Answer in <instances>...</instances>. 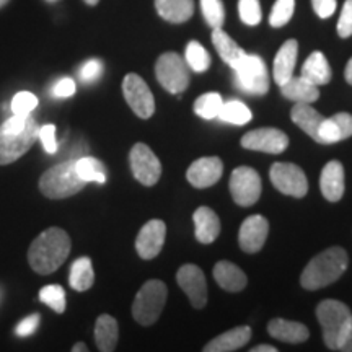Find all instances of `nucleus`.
<instances>
[{
    "mask_svg": "<svg viewBox=\"0 0 352 352\" xmlns=\"http://www.w3.org/2000/svg\"><path fill=\"white\" fill-rule=\"evenodd\" d=\"M70 236L59 227L46 228L34 239L28 250V261L34 272L52 274L65 263L70 253Z\"/></svg>",
    "mask_w": 352,
    "mask_h": 352,
    "instance_id": "obj_1",
    "label": "nucleus"
},
{
    "mask_svg": "<svg viewBox=\"0 0 352 352\" xmlns=\"http://www.w3.org/2000/svg\"><path fill=\"white\" fill-rule=\"evenodd\" d=\"M349 256L341 246H331L311 259L300 276V284L307 290H318L336 283L344 274Z\"/></svg>",
    "mask_w": 352,
    "mask_h": 352,
    "instance_id": "obj_2",
    "label": "nucleus"
},
{
    "mask_svg": "<svg viewBox=\"0 0 352 352\" xmlns=\"http://www.w3.org/2000/svg\"><path fill=\"white\" fill-rule=\"evenodd\" d=\"M85 184L77 175L76 160H65L44 171L39 178V191L50 199H65L80 192Z\"/></svg>",
    "mask_w": 352,
    "mask_h": 352,
    "instance_id": "obj_3",
    "label": "nucleus"
},
{
    "mask_svg": "<svg viewBox=\"0 0 352 352\" xmlns=\"http://www.w3.org/2000/svg\"><path fill=\"white\" fill-rule=\"evenodd\" d=\"M316 318H318L321 328H323V341L328 349L338 351L341 338L344 336L347 327L352 320L351 308L340 300L320 302L316 307Z\"/></svg>",
    "mask_w": 352,
    "mask_h": 352,
    "instance_id": "obj_4",
    "label": "nucleus"
},
{
    "mask_svg": "<svg viewBox=\"0 0 352 352\" xmlns=\"http://www.w3.org/2000/svg\"><path fill=\"white\" fill-rule=\"evenodd\" d=\"M166 296H168V289L162 280L152 279L147 280L132 303V316L142 327H151L155 323L164 310Z\"/></svg>",
    "mask_w": 352,
    "mask_h": 352,
    "instance_id": "obj_5",
    "label": "nucleus"
},
{
    "mask_svg": "<svg viewBox=\"0 0 352 352\" xmlns=\"http://www.w3.org/2000/svg\"><path fill=\"white\" fill-rule=\"evenodd\" d=\"M233 77H235V85L245 94L261 96L270 90L266 64L256 54H245L239 65L233 69Z\"/></svg>",
    "mask_w": 352,
    "mask_h": 352,
    "instance_id": "obj_6",
    "label": "nucleus"
},
{
    "mask_svg": "<svg viewBox=\"0 0 352 352\" xmlns=\"http://www.w3.org/2000/svg\"><path fill=\"white\" fill-rule=\"evenodd\" d=\"M155 76L160 85L173 95H179L189 85V70L186 60L176 52H165L157 59Z\"/></svg>",
    "mask_w": 352,
    "mask_h": 352,
    "instance_id": "obj_7",
    "label": "nucleus"
},
{
    "mask_svg": "<svg viewBox=\"0 0 352 352\" xmlns=\"http://www.w3.org/2000/svg\"><path fill=\"white\" fill-rule=\"evenodd\" d=\"M38 129L33 116L23 131L0 129V165H10L23 157L38 139Z\"/></svg>",
    "mask_w": 352,
    "mask_h": 352,
    "instance_id": "obj_8",
    "label": "nucleus"
},
{
    "mask_svg": "<svg viewBox=\"0 0 352 352\" xmlns=\"http://www.w3.org/2000/svg\"><path fill=\"white\" fill-rule=\"evenodd\" d=\"M122 94L129 104L140 120H148L155 113V100L144 78L138 74H127L122 80Z\"/></svg>",
    "mask_w": 352,
    "mask_h": 352,
    "instance_id": "obj_9",
    "label": "nucleus"
},
{
    "mask_svg": "<svg viewBox=\"0 0 352 352\" xmlns=\"http://www.w3.org/2000/svg\"><path fill=\"white\" fill-rule=\"evenodd\" d=\"M271 182L277 191L292 197H303L308 192L307 176L300 166L287 162H277L271 166Z\"/></svg>",
    "mask_w": 352,
    "mask_h": 352,
    "instance_id": "obj_10",
    "label": "nucleus"
},
{
    "mask_svg": "<svg viewBox=\"0 0 352 352\" xmlns=\"http://www.w3.org/2000/svg\"><path fill=\"white\" fill-rule=\"evenodd\" d=\"M230 192L233 201L241 208H248L261 196V178L250 166H239L230 175Z\"/></svg>",
    "mask_w": 352,
    "mask_h": 352,
    "instance_id": "obj_11",
    "label": "nucleus"
},
{
    "mask_svg": "<svg viewBox=\"0 0 352 352\" xmlns=\"http://www.w3.org/2000/svg\"><path fill=\"white\" fill-rule=\"evenodd\" d=\"M129 164L134 178L144 186H153L160 179L162 164L148 145L135 144L131 148Z\"/></svg>",
    "mask_w": 352,
    "mask_h": 352,
    "instance_id": "obj_12",
    "label": "nucleus"
},
{
    "mask_svg": "<svg viewBox=\"0 0 352 352\" xmlns=\"http://www.w3.org/2000/svg\"><path fill=\"white\" fill-rule=\"evenodd\" d=\"M176 283L195 308H204L208 303V283L206 276L196 264H184L176 272Z\"/></svg>",
    "mask_w": 352,
    "mask_h": 352,
    "instance_id": "obj_13",
    "label": "nucleus"
},
{
    "mask_svg": "<svg viewBox=\"0 0 352 352\" xmlns=\"http://www.w3.org/2000/svg\"><path fill=\"white\" fill-rule=\"evenodd\" d=\"M287 134L276 127H261V129L246 132L241 138V147L256 152L280 153L287 148Z\"/></svg>",
    "mask_w": 352,
    "mask_h": 352,
    "instance_id": "obj_14",
    "label": "nucleus"
},
{
    "mask_svg": "<svg viewBox=\"0 0 352 352\" xmlns=\"http://www.w3.org/2000/svg\"><path fill=\"white\" fill-rule=\"evenodd\" d=\"M267 233H270V222L264 215L254 214L245 219L241 223L239 233V243L240 248L245 253H258L263 248L267 240Z\"/></svg>",
    "mask_w": 352,
    "mask_h": 352,
    "instance_id": "obj_15",
    "label": "nucleus"
},
{
    "mask_svg": "<svg viewBox=\"0 0 352 352\" xmlns=\"http://www.w3.org/2000/svg\"><path fill=\"white\" fill-rule=\"evenodd\" d=\"M166 236V226L164 220H148L145 226L140 228L138 240H135V250L142 259H153L160 254L164 248Z\"/></svg>",
    "mask_w": 352,
    "mask_h": 352,
    "instance_id": "obj_16",
    "label": "nucleus"
},
{
    "mask_svg": "<svg viewBox=\"0 0 352 352\" xmlns=\"http://www.w3.org/2000/svg\"><path fill=\"white\" fill-rule=\"evenodd\" d=\"M223 173V164L219 157H204L192 162L186 171L188 182L195 188H209L220 179Z\"/></svg>",
    "mask_w": 352,
    "mask_h": 352,
    "instance_id": "obj_17",
    "label": "nucleus"
},
{
    "mask_svg": "<svg viewBox=\"0 0 352 352\" xmlns=\"http://www.w3.org/2000/svg\"><path fill=\"white\" fill-rule=\"evenodd\" d=\"M320 189L324 199L329 202H338L344 196V166L341 162L331 160L324 165L320 176Z\"/></svg>",
    "mask_w": 352,
    "mask_h": 352,
    "instance_id": "obj_18",
    "label": "nucleus"
},
{
    "mask_svg": "<svg viewBox=\"0 0 352 352\" xmlns=\"http://www.w3.org/2000/svg\"><path fill=\"white\" fill-rule=\"evenodd\" d=\"M352 138V114L338 113L331 118H324L318 129L316 142L329 145Z\"/></svg>",
    "mask_w": 352,
    "mask_h": 352,
    "instance_id": "obj_19",
    "label": "nucleus"
},
{
    "mask_svg": "<svg viewBox=\"0 0 352 352\" xmlns=\"http://www.w3.org/2000/svg\"><path fill=\"white\" fill-rule=\"evenodd\" d=\"M297 54H298V43L296 39H287L280 50L277 51L274 57V70H272V76L277 85H284L290 77H294V69H296L297 63Z\"/></svg>",
    "mask_w": 352,
    "mask_h": 352,
    "instance_id": "obj_20",
    "label": "nucleus"
},
{
    "mask_svg": "<svg viewBox=\"0 0 352 352\" xmlns=\"http://www.w3.org/2000/svg\"><path fill=\"white\" fill-rule=\"evenodd\" d=\"M252 340V328L236 327L228 331L219 334L212 341H209L204 347V352H232L239 351L246 342Z\"/></svg>",
    "mask_w": 352,
    "mask_h": 352,
    "instance_id": "obj_21",
    "label": "nucleus"
},
{
    "mask_svg": "<svg viewBox=\"0 0 352 352\" xmlns=\"http://www.w3.org/2000/svg\"><path fill=\"white\" fill-rule=\"evenodd\" d=\"M267 331L274 340L290 344H298V342L307 341L310 338V331L305 324L297 323V321H287L284 318H274L267 324Z\"/></svg>",
    "mask_w": 352,
    "mask_h": 352,
    "instance_id": "obj_22",
    "label": "nucleus"
},
{
    "mask_svg": "<svg viewBox=\"0 0 352 352\" xmlns=\"http://www.w3.org/2000/svg\"><path fill=\"white\" fill-rule=\"evenodd\" d=\"M192 220H195L197 241L208 245L217 240V236L220 235V219L212 209L202 206V208L195 210Z\"/></svg>",
    "mask_w": 352,
    "mask_h": 352,
    "instance_id": "obj_23",
    "label": "nucleus"
},
{
    "mask_svg": "<svg viewBox=\"0 0 352 352\" xmlns=\"http://www.w3.org/2000/svg\"><path fill=\"white\" fill-rule=\"evenodd\" d=\"M214 277L217 284L227 292H240L246 287V274L236 264L230 261H219L214 267Z\"/></svg>",
    "mask_w": 352,
    "mask_h": 352,
    "instance_id": "obj_24",
    "label": "nucleus"
},
{
    "mask_svg": "<svg viewBox=\"0 0 352 352\" xmlns=\"http://www.w3.org/2000/svg\"><path fill=\"white\" fill-rule=\"evenodd\" d=\"M280 94L284 98L296 101V103H314L320 98L318 87L308 82L307 78L290 77L284 85H280Z\"/></svg>",
    "mask_w": 352,
    "mask_h": 352,
    "instance_id": "obj_25",
    "label": "nucleus"
},
{
    "mask_svg": "<svg viewBox=\"0 0 352 352\" xmlns=\"http://www.w3.org/2000/svg\"><path fill=\"white\" fill-rule=\"evenodd\" d=\"M302 77L307 78L308 82H311L316 87L329 83L333 77V72L323 52L315 51L308 56V59L305 60V64H303L302 67Z\"/></svg>",
    "mask_w": 352,
    "mask_h": 352,
    "instance_id": "obj_26",
    "label": "nucleus"
},
{
    "mask_svg": "<svg viewBox=\"0 0 352 352\" xmlns=\"http://www.w3.org/2000/svg\"><path fill=\"white\" fill-rule=\"evenodd\" d=\"M155 8L170 23H184L195 13V0H155Z\"/></svg>",
    "mask_w": 352,
    "mask_h": 352,
    "instance_id": "obj_27",
    "label": "nucleus"
},
{
    "mask_svg": "<svg viewBox=\"0 0 352 352\" xmlns=\"http://www.w3.org/2000/svg\"><path fill=\"white\" fill-rule=\"evenodd\" d=\"M290 118L315 142L318 140V129L324 118L315 108H311L310 103H296V107L290 111Z\"/></svg>",
    "mask_w": 352,
    "mask_h": 352,
    "instance_id": "obj_28",
    "label": "nucleus"
},
{
    "mask_svg": "<svg viewBox=\"0 0 352 352\" xmlns=\"http://www.w3.org/2000/svg\"><path fill=\"white\" fill-rule=\"evenodd\" d=\"M118 338H120V328L118 321L111 315L98 316L95 324V341L101 352H111L116 349Z\"/></svg>",
    "mask_w": 352,
    "mask_h": 352,
    "instance_id": "obj_29",
    "label": "nucleus"
},
{
    "mask_svg": "<svg viewBox=\"0 0 352 352\" xmlns=\"http://www.w3.org/2000/svg\"><path fill=\"white\" fill-rule=\"evenodd\" d=\"M212 43L217 50L220 59L223 63L230 65L232 69H235L241 59H243L246 52L236 44L228 34L223 32L222 28H215L212 32Z\"/></svg>",
    "mask_w": 352,
    "mask_h": 352,
    "instance_id": "obj_30",
    "label": "nucleus"
},
{
    "mask_svg": "<svg viewBox=\"0 0 352 352\" xmlns=\"http://www.w3.org/2000/svg\"><path fill=\"white\" fill-rule=\"evenodd\" d=\"M95 283V272L94 264H91L90 258H78L74 261L72 267H70L69 284L70 287L77 292H85V290L91 289Z\"/></svg>",
    "mask_w": 352,
    "mask_h": 352,
    "instance_id": "obj_31",
    "label": "nucleus"
},
{
    "mask_svg": "<svg viewBox=\"0 0 352 352\" xmlns=\"http://www.w3.org/2000/svg\"><path fill=\"white\" fill-rule=\"evenodd\" d=\"M76 170L77 175L85 183H107V168L94 157L83 155L80 158H76Z\"/></svg>",
    "mask_w": 352,
    "mask_h": 352,
    "instance_id": "obj_32",
    "label": "nucleus"
},
{
    "mask_svg": "<svg viewBox=\"0 0 352 352\" xmlns=\"http://www.w3.org/2000/svg\"><path fill=\"white\" fill-rule=\"evenodd\" d=\"M217 118H220V121L228 122V124L245 126L246 122L253 120V113L250 111V108L246 107L245 103L232 100V101H226V103L222 104Z\"/></svg>",
    "mask_w": 352,
    "mask_h": 352,
    "instance_id": "obj_33",
    "label": "nucleus"
},
{
    "mask_svg": "<svg viewBox=\"0 0 352 352\" xmlns=\"http://www.w3.org/2000/svg\"><path fill=\"white\" fill-rule=\"evenodd\" d=\"M184 60H186L188 67L195 72H206L210 67V56L206 51V47L201 43L191 41L186 46V52H184Z\"/></svg>",
    "mask_w": 352,
    "mask_h": 352,
    "instance_id": "obj_34",
    "label": "nucleus"
},
{
    "mask_svg": "<svg viewBox=\"0 0 352 352\" xmlns=\"http://www.w3.org/2000/svg\"><path fill=\"white\" fill-rule=\"evenodd\" d=\"M222 104V96L215 94V91H210V94L201 95L199 98L196 100L195 113L199 118H202V120H214V118L219 116Z\"/></svg>",
    "mask_w": 352,
    "mask_h": 352,
    "instance_id": "obj_35",
    "label": "nucleus"
},
{
    "mask_svg": "<svg viewBox=\"0 0 352 352\" xmlns=\"http://www.w3.org/2000/svg\"><path fill=\"white\" fill-rule=\"evenodd\" d=\"M201 10L206 23L210 28H222L226 21V8H223L222 0H201Z\"/></svg>",
    "mask_w": 352,
    "mask_h": 352,
    "instance_id": "obj_36",
    "label": "nucleus"
},
{
    "mask_svg": "<svg viewBox=\"0 0 352 352\" xmlns=\"http://www.w3.org/2000/svg\"><path fill=\"white\" fill-rule=\"evenodd\" d=\"M39 300L52 308L56 314H64L65 311V292L60 285L51 284L39 290Z\"/></svg>",
    "mask_w": 352,
    "mask_h": 352,
    "instance_id": "obj_37",
    "label": "nucleus"
},
{
    "mask_svg": "<svg viewBox=\"0 0 352 352\" xmlns=\"http://www.w3.org/2000/svg\"><path fill=\"white\" fill-rule=\"evenodd\" d=\"M294 8H296V0H276L270 15V25L272 28L287 25L294 15Z\"/></svg>",
    "mask_w": 352,
    "mask_h": 352,
    "instance_id": "obj_38",
    "label": "nucleus"
},
{
    "mask_svg": "<svg viewBox=\"0 0 352 352\" xmlns=\"http://www.w3.org/2000/svg\"><path fill=\"white\" fill-rule=\"evenodd\" d=\"M239 13L245 25L256 26L261 21V6H259V0H239Z\"/></svg>",
    "mask_w": 352,
    "mask_h": 352,
    "instance_id": "obj_39",
    "label": "nucleus"
},
{
    "mask_svg": "<svg viewBox=\"0 0 352 352\" xmlns=\"http://www.w3.org/2000/svg\"><path fill=\"white\" fill-rule=\"evenodd\" d=\"M36 107L38 98L30 91H20L12 100V113L19 114V116H30Z\"/></svg>",
    "mask_w": 352,
    "mask_h": 352,
    "instance_id": "obj_40",
    "label": "nucleus"
},
{
    "mask_svg": "<svg viewBox=\"0 0 352 352\" xmlns=\"http://www.w3.org/2000/svg\"><path fill=\"white\" fill-rule=\"evenodd\" d=\"M103 70L104 65L100 59H88L78 70V77L83 83H94L101 77Z\"/></svg>",
    "mask_w": 352,
    "mask_h": 352,
    "instance_id": "obj_41",
    "label": "nucleus"
},
{
    "mask_svg": "<svg viewBox=\"0 0 352 352\" xmlns=\"http://www.w3.org/2000/svg\"><path fill=\"white\" fill-rule=\"evenodd\" d=\"M338 34L341 38L352 36V0H346L342 6L341 16L338 20Z\"/></svg>",
    "mask_w": 352,
    "mask_h": 352,
    "instance_id": "obj_42",
    "label": "nucleus"
},
{
    "mask_svg": "<svg viewBox=\"0 0 352 352\" xmlns=\"http://www.w3.org/2000/svg\"><path fill=\"white\" fill-rule=\"evenodd\" d=\"M38 138L41 139V144L44 151L47 153H56L57 152V139H56V126L54 124H46L41 129H38Z\"/></svg>",
    "mask_w": 352,
    "mask_h": 352,
    "instance_id": "obj_43",
    "label": "nucleus"
},
{
    "mask_svg": "<svg viewBox=\"0 0 352 352\" xmlns=\"http://www.w3.org/2000/svg\"><path fill=\"white\" fill-rule=\"evenodd\" d=\"M76 82H74L72 78H60V80L54 85V88H52V95H54L56 98H69V96L76 94Z\"/></svg>",
    "mask_w": 352,
    "mask_h": 352,
    "instance_id": "obj_44",
    "label": "nucleus"
},
{
    "mask_svg": "<svg viewBox=\"0 0 352 352\" xmlns=\"http://www.w3.org/2000/svg\"><path fill=\"white\" fill-rule=\"evenodd\" d=\"M39 315H32L28 316V318L21 320L19 324H16L15 328V333L19 334L20 338H25V336H32V334L36 331L38 327H39Z\"/></svg>",
    "mask_w": 352,
    "mask_h": 352,
    "instance_id": "obj_45",
    "label": "nucleus"
},
{
    "mask_svg": "<svg viewBox=\"0 0 352 352\" xmlns=\"http://www.w3.org/2000/svg\"><path fill=\"white\" fill-rule=\"evenodd\" d=\"M311 7L320 19H329L336 12V0H311Z\"/></svg>",
    "mask_w": 352,
    "mask_h": 352,
    "instance_id": "obj_46",
    "label": "nucleus"
},
{
    "mask_svg": "<svg viewBox=\"0 0 352 352\" xmlns=\"http://www.w3.org/2000/svg\"><path fill=\"white\" fill-rule=\"evenodd\" d=\"M338 351H342V352H352V320L349 323V327H347L344 336L341 338L340 341V346H338Z\"/></svg>",
    "mask_w": 352,
    "mask_h": 352,
    "instance_id": "obj_47",
    "label": "nucleus"
},
{
    "mask_svg": "<svg viewBox=\"0 0 352 352\" xmlns=\"http://www.w3.org/2000/svg\"><path fill=\"white\" fill-rule=\"evenodd\" d=\"M252 352H277V349L274 346H270V344H259L256 347H253Z\"/></svg>",
    "mask_w": 352,
    "mask_h": 352,
    "instance_id": "obj_48",
    "label": "nucleus"
},
{
    "mask_svg": "<svg viewBox=\"0 0 352 352\" xmlns=\"http://www.w3.org/2000/svg\"><path fill=\"white\" fill-rule=\"evenodd\" d=\"M344 78H346V82L349 83V85H352V57H351L349 63H347V65H346Z\"/></svg>",
    "mask_w": 352,
    "mask_h": 352,
    "instance_id": "obj_49",
    "label": "nucleus"
},
{
    "mask_svg": "<svg viewBox=\"0 0 352 352\" xmlns=\"http://www.w3.org/2000/svg\"><path fill=\"white\" fill-rule=\"evenodd\" d=\"M72 351H74V352H80V351L85 352V351H88V347H87L85 344H83V342H77V344L72 347Z\"/></svg>",
    "mask_w": 352,
    "mask_h": 352,
    "instance_id": "obj_50",
    "label": "nucleus"
},
{
    "mask_svg": "<svg viewBox=\"0 0 352 352\" xmlns=\"http://www.w3.org/2000/svg\"><path fill=\"white\" fill-rule=\"evenodd\" d=\"M83 2H85V3H87V6H90V7H95V6H96V3H98V2H100V0H83Z\"/></svg>",
    "mask_w": 352,
    "mask_h": 352,
    "instance_id": "obj_51",
    "label": "nucleus"
},
{
    "mask_svg": "<svg viewBox=\"0 0 352 352\" xmlns=\"http://www.w3.org/2000/svg\"><path fill=\"white\" fill-rule=\"evenodd\" d=\"M8 3V0H0V8H2L3 6H7Z\"/></svg>",
    "mask_w": 352,
    "mask_h": 352,
    "instance_id": "obj_52",
    "label": "nucleus"
},
{
    "mask_svg": "<svg viewBox=\"0 0 352 352\" xmlns=\"http://www.w3.org/2000/svg\"><path fill=\"white\" fill-rule=\"evenodd\" d=\"M46 2H50V3H56V2H59V0H46Z\"/></svg>",
    "mask_w": 352,
    "mask_h": 352,
    "instance_id": "obj_53",
    "label": "nucleus"
},
{
    "mask_svg": "<svg viewBox=\"0 0 352 352\" xmlns=\"http://www.w3.org/2000/svg\"><path fill=\"white\" fill-rule=\"evenodd\" d=\"M0 300H2V290H0Z\"/></svg>",
    "mask_w": 352,
    "mask_h": 352,
    "instance_id": "obj_54",
    "label": "nucleus"
}]
</instances>
